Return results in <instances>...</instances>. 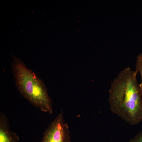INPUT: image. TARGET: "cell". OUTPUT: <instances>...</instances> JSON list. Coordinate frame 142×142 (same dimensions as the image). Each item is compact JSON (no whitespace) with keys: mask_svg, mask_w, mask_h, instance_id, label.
<instances>
[{"mask_svg":"<svg viewBox=\"0 0 142 142\" xmlns=\"http://www.w3.org/2000/svg\"><path fill=\"white\" fill-rule=\"evenodd\" d=\"M135 67L136 70L139 73L141 76V82L139 85L142 90V53L140 54L137 57Z\"/></svg>","mask_w":142,"mask_h":142,"instance_id":"5","label":"cell"},{"mask_svg":"<svg viewBox=\"0 0 142 142\" xmlns=\"http://www.w3.org/2000/svg\"><path fill=\"white\" fill-rule=\"evenodd\" d=\"M129 142H142V131L139 132L134 138L131 139Z\"/></svg>","mask_w":142,"mask_h":142,"instance_id":"6","label":"cell"},{"mask_svg":"<svg viewBox=\"0 0 142 142\" xmlns=\"http://www.w3.org/2000/svg\"><path fill=\"white\" fill-rule=\"evenodd\" d=\"M138 72L124 68L112 81L109 91L111 111L132 125L142 120V90L137 81Z\"/></svg>","mask_w":142,"mask_h":142,"instance_id":"1","label":"cell"},{"mask_svg":"<svg viewBox=\"0 0 142 142\" xmlns=\"http://www.w3.org/2000/svg\"><path fill=\"white\" fill-rule=\"evenodd\" d=\"M69 127L64 123L62 112L45 131L41 142H70Z\"/></svg>","mask_w":142,"mask_h":142,"instance_id":"3","label":"cell"},{"mask_svg":"<svg viewBox=\"0 0 142 142\" xmlns=\"http://www.w3.org/2000/svg\"><path fill=\"white\" fill-rule=\"evenodd\" d=\"M12 69L16 86L22 95L41 111L52 113V101L42 80L17 58H14Z\"/></svg>","mask_w":142,"mask_h":142,"instance_id":"2","label":"cell"},{"mask_svg":"<svg viewBox=\"0 0 142 142\" xmlns=\"http://www.w3.org/2000/svg\"><path fill=\"white\" fill-rule=\"evenodd\" d=\"M19 141L18 136L10 130L7 117L0 112V142H19Z\"/></svg>","mask_w":142,"mask_h":142,"instance_id":"4","label":"cell"}]
</instances>
